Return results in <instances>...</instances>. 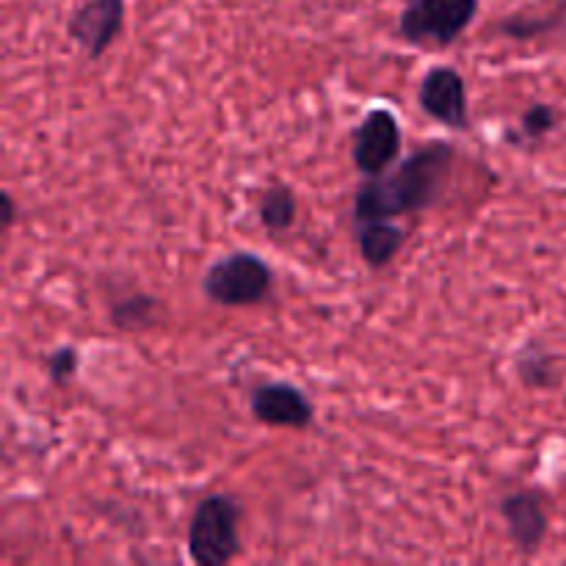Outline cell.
<instances>
[{"mask_svg":"<svg viewBox=\"0 0 566 566\" xmlns=\"http://www.w3.org/2000/svg\"><path fill=\"white\" fill-rule=\"evenodd\" d=\"M453 166V147L446 142H431L409 155L392 175L368 177L354 199V221L396 219L418 213L437 202Z\"/></svg>","mask_w":566,"mask_h":566,"instance_id":"6da1fadb","label":"cell"},{"mask_svg":"<svg viewBox=\"0 0 566 566\" xmlns=\"http://www.w3.org/2000/svg\"><path fill=\"white\" fill-rule=\"evenodd\" d=\"M241 503L230 495H208L188 525V553L199 566H224L241 553Z\"/></svg>","mask_w":566,"mask_h":566,"instance_id":"7a4b0ae2","label":"cell"},{"mask_svg":"<svg viewBox=\"0 0 566 566\" xmlns=\"http://www.w3.org/2000/svg\"><path fill=\"white\" fill-rule=\"evenodd\" d=\"M274 271L254 252H232L216 260L202 280V291L221 307H252L271 293Z\"/></svg>","mask_w":566,"mask_h":566,"instance_id":"3957f363","label":"cell"},{"mask_svg":"<svg viewBox=\"0 0 566 566\" xmlns=\"http://www.w3.org/2000/svg\"><path fill=\"white\" fill-rule=\"evenodd\" d=\"M479 14V0H407L398 31L412 44H453Z\"/></svg>","mask_w":566,"mask_h":566,"instance_id":"277c9868","label":"cell"},{"mask_svg":"<svg viewBox=\"0 0 566 566\" xmlns=\"http://www.w3.org/2000/svg\"><path fill=\"white\" fill-rule=\"evenodd\" d=\"M401 153V127L390 108L368 111L354 133V166L365 177L385 175Z\"/></svg>","mask_w":566,"mask_h":566,"instance_id":"5b68a950","label":"cell"},{"mask_svg":"<svg viewBox=\"0 0 566 566\" xmlns=\"http://www.w3.org/2000/svg\"><path fill=\"white\" fill-rule=\"evenodd\" d=\"M125 25V0H83L66 22L72 42L97 61Z\"/></svg>","mask_w":566,"mask_h":566,"instance_id":"8992f818","label":"cell"},{"mask_svg":"<svg viewBox=\"0 0 566 566\" xmlns=\"http://www.w3.org/2000/svg\"><path fill=\"white\" fill-rule=\"evenodd\" d=\"M418 103L426 114L451 130H468L470 111H468V86L464 77L453 66H434L426 72L420 81Z\"/></svg>","mask_w":566,"mask_h":566,"instance_id":"52a82bcc","label":"cell"},{"mask_svg":"<svg viewBox=\"0 0 566 566\" xmlns=\"http://www.w3.org/2000/svg\"><path fill=\"white\" fill-rule=\"evenodd\" d=\"M252 412L260 423L274 429H307L315 415L310 398L287 381L260 385L252 396Z\"/></svg>","mask_w":566,"mask_h":566,"instance_id":"ba28073f","label":"cell"},{"mask_svg":"<svg viewBox=\"0 0 566 566\" xmlns=\"http://www.w3.org/2000/svg\"><path fill=\"white\" fill-rule=\"evenodd\" d=\"M501 514L506 520L509 539L517 545L520 553L531 556L539 551L547 536V509L539 492L517 490L501 501Z\"/></svg>","mask_w":566,"mask_h":566,"instance_id":"9c48e42d","label":"cell"},{"mask_svg":"<svg viewBox=\"0 0 566 566\" xmlns=\"http://www.w3.org/2000/svg\"><path fill=\"white\" fill-rule=\"evenodd\" d=\"M403 247V230L390 219L359 224V252L370 269H385Z\"/></svg>","mask_w":566,"mask_h":566,"instance_id":"30bf717a","label":"cell"},{"mask_svg":"<svg viewBox=\"0 0 566 566\" xmlns=\"http://www.w3.org/2000/svg\"><path fill=\"white\" fill-rule=\"evenodd\" d=\"M296 193L287 186H271L260 199V221L271 232H285L296 221Z\"/></svg>","mask_w":566,"mask_h":566,"instance_id":"8fae6325","label":"cell"},{"mask_svg":"<svg viewBox=\"0 0 566 566\" xmlns=\"http://www.w3.org/2000/svg\"><path fill=\"white\" fill-rule=\"evenodd\" d=\"M155 310H158V298L130 296L114 304L111 318L119 329H147L155 324Z\"/></svg>","mask_w":566,"mask_h":566,"instance_id":"7c38bea8","label":"cell"},{"mask_svg":"<svg viewBox=\"0 0 566 566\" xmlns=\"http://www.w3.org/2000/svg\"><path fill=\"white\" fill-rule=\"evenodd\" d=\"M558 111L553 105L536 103L523 114V133L528 138H545L547 133L556 130Z\"/></svg>","mask_w":566,"mask_h":566,"instance_id":"4fadbf2b","label":"cell"},{"mask_svg":"<svg viewBox=\"0 0 566 566\" xmlns=\"http://www.w3.org/2000/svg\"><path fill=\"white\" fill-rule=\"evenodd\" d=\"M44 370L53 385H66L77 374V352L72 346L55 348L44 357Z\"/></svg>","mask_w":566,"mask_h":566,"instance_id":"5bb4252c","label":"cell"},{"mask_svg":"<svg viewBox=\"0 0 566 566\" xmlns=\"http://www.w3.org/2000/svg\"><path fill=\"white\" fill-rule=\"evenodd\" d=\"M14 216H17L14 199H11V193H3V224H6V230L14 224Z\"/></svg>","mask_w":566,"mask_h":566,"instance_id":"9a60e30c","label":"cell"}]
</instances>
